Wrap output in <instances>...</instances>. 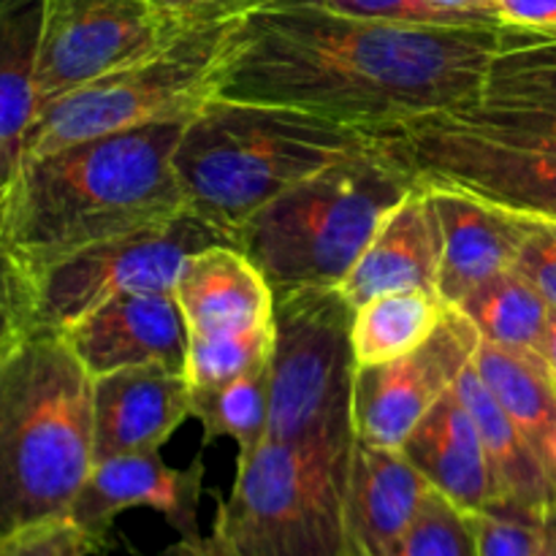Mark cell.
Here are the masks:
<instances>
[{"mask_svg": "<svg viewBox=\"0 0 556 556\" xmlns=\"http://www.w3.org/2000/svg\"><path fill=\"white\" fill-rule=\"evenodd\" d=\"M538 362L546 367V372L552 375L556 383V307H552V313H548L546 331H543L541 345H538Z\"/></svg>", "mask_w": 556, "mask_h": 556, "instance_id": "cell-37", "label": "cell"}, {"mask_svg": "<svg viewBox=\"0 0 556 556\" xmlns=\"http://www.w3.org/2000/svg\"><path fill=\"white\" fill-rule=\"evenodd\" d=\"M514 271H519L530 286L538 288L543 299L556 307V226L532 220L530 233L516 253Z\"/></svg>", "mask_w": 556, "mask_h": 556, "instance_id": "cell-33", "label": "cell"}, {"mask_svg": "<svg viewBox=\"0 0 556 556\" xmlns=\"http://www.w3.org/2000/svg\"><path fill=\"white\" fill-rule=\"evenodd\" d=\"M445 315V304L427 288L375 296L353 309L351 342L356 367L396 362L432 337Z\"/></svg>", "mask_w": 556, "mask_h": 556, "instance_id": "cell-24", "label": "cell"}, {"mask_svg": "<svg viewBox=\"0 0 556 556\" xmlns=\"http://www.w3.org/2000/svg\"><path fill=\"white\" fill-rule=\"evenodd\" d=\"M494 16L500 25L548 30L556 27V0H494Z\"/></svg>", "mask_w": 556, "mask_h": 556, "instance_id": "cell-35", "label": "cell"}, {"mask_svg": "<svg viewBox=\"0 0 556 556\" xmlns=\"http://www.w3.org/2000/svg\"><path fill=\"white\" fill-rule=\"evenodd\" d=\"M228 242L220 231L185 210L157 226L81 248L33 271V326L65 331L128 293H174L185 261Z\"/></svg>", "mask_w": 556, "mask_h": 556, "instance_id": "cell-10", "label": "cell"}, {"mask_svg": "<svg viewBox=\"0 0 556 556\" xmlns=\"http://www.w3.org/2000/svg\"><path fill=\"white\" fill-rule=\"evenodd\" d=\"M101 548L68 519L49 521L0 541V556H92Z\"/></svg>", "mask_w": 556, "mask_h": 556, "instance_id": "cell-32", "label": "cell"}, {"mask_svg": "<svg viewBox=\"0 0 556 556\" xmlns=\"http://www.w3.org/2000/svg\"><path fill=\"white\" fill-rule=\"evenodd\" d=\"M266 3H277V0H253V5H266Z\"/></svg>", "mask_w": 556, "mask_h": 556, "instance_id": "cell-40", "label": "cell"}, {"mask_svg": "<svg viewBox=\"0 0 556 556\" xmlns=\"http://www.w3.org/2000/svg\"><path fill=\"white\" fill-rule=\"evenodd\" d=\"M275 351V320L261 329L228 337H193L188 342L185 378L190 389H212L261 367Z\"/></svg>", "mask_w": 556, "mask_h": 556, "instance_id": "cell-27", "label": "cell"}, {"mask_svg": "<svg viewBox=\"0 0 556 556\" xmlns=\"http://www.w3.org/2000/svg\"><path fill=\"white\" fill-rule=\"evenodd\" d=\"M440 226L427 188L416 185L394 206L337 291L351 307L394 291L438 293Z\"/></svg>", "mask_w": 556, "mask_h": 556, "instance_id": "cell-18", "label": "cell"}, {"mask_svg": "<svg viewBox=\"0 0 556 556\" xmlns=\"http://www.w3.org/2000/svg\"><path fill=\"white\" fill-rule=\"evenodd\" d=\"M386 556H478L476 519L429 489L413 525Z\"/></svg>", "mask_w": 556, "mask_h": 556, "instance_id": "cell-28", "label": "cell"}, {"mask_svg": "<svg viewBox=\"0 0 556 556\" xmlns=\"http://www.w3.org/2000/svg\"><path fill=\"white\" fill-rule=\"evenodd\" d=\"M429 481L402 448L358 443L348 478V530L358 556H386L421 510Z\"/></svg>", "mask_w": 556, "mask_h": 556, "instance_id": "cell-19", "label": "cell"}, {"mask_svg": "<svg viewBox=\"0 0 556 556\" xmlns=\"http://www.w3.org/2000/svg\"><path fill=\"white\" fill-rule=\"evenodd\" d=\"M0 199H3V193H0Z\"/></svg>", "mask_w": 556, "mask_h": 556, "instance_id": "cell-41", "label": "cell"}, {"mask_svg": "<svg viewBox=\"0 0 556 556\" xmlns=\"http://www.w3.org/2000/svg\"><path fill=\"white\" fill-rule=\"evenodd\" d=\"M429 3L440 5V9L445 11H456V14L476 16V20L500 22L497 16H494V0H429Z\"/></svg>", "mask_w": 556, "mask_h": 556, "instance_id": "cell-36", "label": "cell"}, {"mask_svg": "<svg viewBox=\"0 0 556 556\" xmlns=\"http://www.w3.org/2000/svg\"><path fill=\"white\" fill-rule=\"evenodd\" d=\"M402 454L456 508L476 516L494 503L492 467L481 429L456 389L421 418L402 445Z\"/></svg>", "mask_w": 556, "mask_h": 556, "instance_id": "cell-20", "label": "cell"}, {"mask_svg": "<svg viewBox=\"0 0 556 556\" xmlns=\"http://www.w3.org/2000/svg\"><path fill=\"white\" fill-rule=\"evenodd\" d=\"M174 299L193 337L244 334L275 320V291L231 242L190 255L177 277Z\"/></svg>", "mask_w": 556, "mask_h": 556, "instance_id": "cell-17", "label": "cell"}, {"mask_svg": "<svg viewBox=\"0 0 556 556\" xmlns=\"http://www.w3.org/2000/svg\"><path fill=\"white\" fill-rule=\"evenodd\" d=\"M190 418L185 372L157 364L92 378V459L157 451Z\"/></svg>", "mask_w": 556, "mask_h": 556, "instance_id": "cell-15", "label": "cell"}, {"mask_svg": "<svg viewBox=\"0 0 556 556\" xmlns=\"http://www.w3.org/2000/svg\"><path fill=\"white\" fill-rule=\"evenodd\" d=\"M375 144L421 188L556 226V27H500L481 87Z\"/></svg>", "mask_w": 556, "mask_h": 556, "instance_id": "cell-2", "label": "cell"}, {"mask_svg": "<svg viewBox=\"0 0 556 556\" xmlns=\"http://www.w3.org/2000/svg\"><path fill=\"white\" fill-rule=\"evenodd\" d=\"M92 378L157 364L185 372L190 331L174 293H128L63 331Z\"/></svg>", "mask_w": 556, "mask_h": 556, "instance_id": "cell-14", "label": "cell"}, {"mask_svg": "<svg viewBox=\"0 0 556 556\" xmlns=\"http://www.w3.org/2000/svg\"><path fill=\"white\" fill-rule=\"evenodd\" d=\"M177 33L150 0H43L38 109L155 52Z\"/></svg>", "mask_w": 556, "mask_h": 556, "instance_id": "cell-11", "label": "cell"}, {"mask_svg": "<svg viewBox=\"0 0 556 556\" xmlns=\"http://www.w3.org/2000/svg\"><path fill=\"white\" fill-rule=\"evenodd\" d=\"M237 20L179 30L155 52L38 109L25 141V161L98 136L190 119L220 92L226 47Z\"/></svg>", "mask_w": 556, "mask_h": 556, "instance_id": "cell-8", "label": "cell"}, {"mask_svg": "<svg viewBox=\"0 0 556 556\" xmlns=\"http://www.w3.org/2000/svg\"><path fill=\"white\" fill-rule=\"evenodd\" d=\"M500 27L362 20L288 0L253 5L228 38L217 96L380 134L472 96L497 52Z\"/></svg>", "mask_w": 556, "mask_h": 556, "instance_id": "cell-1", "label": "cell"}, {"mask_svg": "<svg viewBox=\"0 0 556 556\" xmlns=\"http://www.w3.org/2000/svg\"><path fill=\"white\" fill-rule=\"evenodd\" d=\"M185 123L141 125L27 157L3 193V242L27 275L182 215L174 152Z\"/></svg>", "mask_w": 556, "mask_h": 556, "instance_id": "cell-3", "label": "cell"}, {"mask_svg": "<svg viewBox=\"0 0 556 556\" xmlns=\"http://www.w3.org/2000/svg\"><path fill=\"white\" fill-rule=\"evenodd\" d=\"M271 358L212 389H190V416L204 429V443L228 438L239 456L258 448L269 429Z\"/></svg>", "mask_w": 556, "mask_h": 556, "instance_id": "cell-26", "label": "cell"}, {"mask_svg": "<svg viewBox=\"0 0 556 556\" xmlns=\"http://www.w3.org/2000/svg\"><path fill=\"white\" fill-rule=\"evenodd\" d=\"M150 3L177 30L237 20L253 9V0H150Z\"/></svg>", "mask_w": 556, "mask_h": 556, "instance_id": "cell-34", "label": "cell"}, {"mask_svg": "<svg viewBox=\"0 0 556 556\" xmlns=\"http://www.w3.org/2000/svg\"><path fill=\"white\" fill-rule=\"evenodd\" d=\"M538 556H556V510L546 519V532H543V543Z\"/></svg>", "mask_w": 556, "mask_h": 556, "instance_id": "cell-38", "label": "cell"}, {"mask_svg": "<svg viewBox=\"0 0 556 556\" xmlns=\"http://www.w3.org/2000/svg\"><path fill=\"white\" fill-rule=\"evenodd\" d=\"M472 367L525 434L556 489V383L538 358L481 340Z\"/></svg>", "mask_w": 556, "mask_h": 556, "instance_id": "cell-23", "label": "cell"}, {"mask_svg": "<svg viewBox=\"0 0 556 556\" xmlns=\"http://www.w3.org/2000/svg\"><path fill=\"white\" fill-rule=\"evenodd\" d=\"M481 334L462 309L445 307L443 320L421 348L380 367L356 369L353 427L356 440L402 448L421 418L456 386L476 358Z\"/></svg>", "mask_w": 556, "mask_h": 556, "instance_id": "cell-12", "label": "cell"}, {"mask_svg": "<svg viewBox=\"0 0 556 556\" xmlns=\"http://www.w3.org/2000/svg\"><path fill=\"white\" fill-rule=\"evenodd\" d=\"M356 440H271L237 459L210 535L168 556H353L348 478Z\"/></svg>", "mask_w": 556, "mask_h": 556, "instance_id": "cell-6", "label": "cell"}, {"mask_svg": "<svg viewBox=\"0 0 556 556\" xmlns=\"http://www.w3.org/2000/svg\"><path fill=\"white\" fill-rule=\"evenodd\" d=\"M353 556H358V554H353Z\"/></svg>", "mask_w": 556, "mask_h": 556, "instance_id": "cell-42", "label": "cell"}, {"mask_svg": "<svg viewBox=\"0 0 556 556\" xmlns=\"http://www.w3.org/2000/svg\"><path fill=\"white\" fill-rule=\"evenodd\" d=\"M0 242H3V199H0Z\"/></svg>", "mask_w": 556, "mask_h": 556, "instance_id": "cell-39", "label": "cell"}, {"mask_svg": "<svg viewBox=\"0 0 556 556\" xmlns=\"http://www.w3.org/2000/svg\"><path fill=\"white\" fill-rule=\"evenodd\" d=\"M456 309L470 318L481 340L538 358L552 304L519 271L505 269L476 288Z\"/></svg>", "mask_w": 556, "mask_h": 556, "instance_id": "cell-25", "label": "cell"}, {"mask_svg": "<svg viewBox=\"0 0 556 556\" xmlns=\"http://www.w3.org/2000/svg\"><path fill=\"white\" fill-rule=\"evenodd\" d=\"M92 465V375L33 326L0 362V541L68 519Z\"/></svg>", "mask_w": 556, "mask_h": 556, "instance_id": "cell-5", "label": "cell"}, {"mask_svg": "<svg viewBox=\"0 0 556 556\" xmlns=\"http://www.w3.org/2000/svg\"><path fill=\"white\" fill-rule=\"evenodd\" d=\"M353 309L337 288H307L275 299L266 438L356 440Z\"/></svg>", "mask_w": 556, "mask_h": 556, "instance_id": "cell-9", "label": "cell"}, {"mask_svg": "<svg viewBox=\"0 0 556 556\" xmlns=\"http://www.w3.org/2000/svg\"><path fill=\"white\" fill-rule=\"evenodd\" d=\"M454 389L481 429L483 448L492 467L494 503H508L541 516L554 514L556 489L546 476V467L541 465L525 434L514 427L508 413L500 407L492 391L483 386L472 364L459 375Z\"/></svg>", "mask_w": 556, "mask_h": 556, "instance_id": "cell-22", "label": "cell"}, {"mask_svg": "<svg viewBox=\"0 0 556 556\" xmlns=\"http://www.w3.org/2000/svg\"><path fill=\"white\" fill-rule=\"evenodd\" d=\"M372 147V130L280 103L217 96L185 123L174 172L188 212L233 242L282 193Z\"/></svg>", "mask_w": 556, "mask_h": 556, "instance_id": "cell-4", "label": "cell"}, {"mask_svg": "<svg viewBox=\"0 0 556 556\" xmlns=\"http://www.w3.org/2000/svg\"><path fill=\"white\" fill-rule=\"evenodd\" d=\"M201 494H204L201 459L188 467H168L157 451L114 456L92 465L68 521L103 552L114 519L123 510L150 508L166 519L179 541L193 543L201 538Z\"/></svg>", "mask_w": 556, "mask_h": 556, "instance_id": "cell-13", "label": "cell"}, {"mask_svg": "<svg viewBox=\"0 0 556 556\" xmlns=\"http://www.w3.org/2000/svg\"><path fill=\"white\" fill-rule=\"evenodd\" d=\"M288 3L315 5V9H326L345 16H362V20L405 22V25H478V22H486L476 20V16L456 14V11H445L440 5L429 3V0H288Z\"/></svg>", "mask_w": 556, "mask_h": 556, "instance_id": "cell-30", "label": "cell"}, {"mask_svg": "<svg viewBox=\"0 0 556 556\" xmlns=\"http://www.w3.org/2000/svg\"><path fill=\"white\" fill-rule=\"evenodd\" d=\"M427 193L440 226L438 296L445 307H459L476 288L514 266L532 220L456 190Z\"/></svg>", "mask_w": 556, "mask_h": 556, "instance_id": "cell-16", "label": "cell"}, {"mask_svg": "<svg viewBox=\"0 0 556 556\" xmlns=\"http://www.w3.org/2000/svg\"><path fill=\"white\" fill-rule=\"evenodd\" d=\"M413 188L375 144L282 193L250 217L231 244L258 266L275 299L337 288Z\"/></svg>", "mask_w": 556, "mask_h": 556, "instance_id": "cell-7", "label": "cell"}, {"mask_svg": "<svg viewBox=\"0 0 556 556\" xmlns=\"http://www.w3.org/2000/svg\"><path fill=\"white\" fill-rule=\"evenodd\" d=\"M43 0H0V193L25 161L38 112V54Z\"/></svg>", "mask_w": 556, "mask_h": 556, "instance_id": "cell-21", "label": "cell"}, {"mask_svg": "<svg viewBox=\"0 0 556 556\" xmlns=\"http://www.w3.org/2000/svg\"><path fill=\"white\" fill-rule=\"evenodd\" d=\"M33 329V291L25 266L0 242V362Z\"/></svg>", "mask_w": 556, "mask_h": 556, "instance_id": "cell-31", "label": "cell"}, {"mask_svg": "<svg viewBox=\"0 0 556 556\" xmlns=\"http://www.w3.org/2000/svg\"><path fill=\"white\" fill-rule=\"evenodd\" d=\"M548 516L508 503H492L486 510L472 516L478 556H538Z\"/></svg>", "mask_w": 556, "mask_h": 556, "instance_id": "cell-29", "label": "cell"}]
</instances>
